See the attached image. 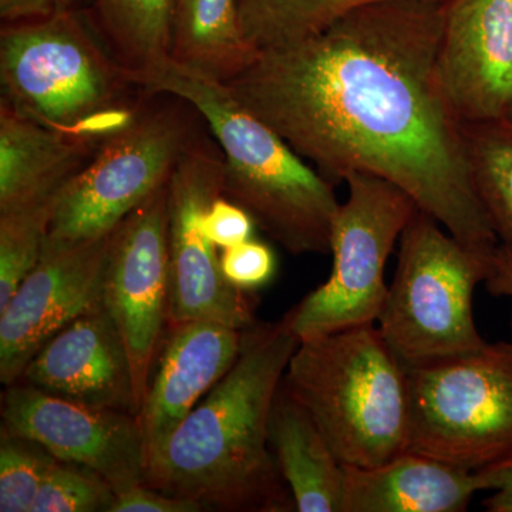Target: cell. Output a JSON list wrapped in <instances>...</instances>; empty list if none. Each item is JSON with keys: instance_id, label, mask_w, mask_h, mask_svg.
<instances>
[{"instance_id": "cell-1", "label": "cell", "mask_w": 512, "mask_h": 512, "mask_svg": "<svg viewBox=\"0 0 512 512\" xmlns=\"http://www.w3.org/2000/svg\"><path fill=\"white\" fill-rule=\"evenodd\" d=\"M444 0H382L292 45L262 50L228 89L328 180L376 175L461 244L498 247L448 106L437 49Z\"/></svg>"}, {"instance_id": "cell-2", "label": "cell", "mask_w": 512, "mask_h": 512, "mask_svg": "<svg viewBox=\"0 0 512 512\" xmlns=\"http://www.w3.org/2000/svg\"><path fill=\"white\" fill-rule=\"evenodd\" d=\"M299 343L288 315L244 329L234 366L148 460L144 484L205 510H295L269 444V417Z\"/></svg>"}, {"instance_id": "cell-3", "label": "cell", "mask_w": 512, "mask_h": 512, "mask_svg": "<svg viewBox=\"0 0 512 512\" xmlns=\"http://www.w3.org/2000/svg\"><path fill=\"white\" fill-rule=\"evenodd\" d=\"M147 93L180 97L200 113L224 154V197L292 255L329 254L340 207L332 181L316 173L227 84L173 57L133 79Z\"/></svg>"}, {"instance_id": "cell-4", "label": "cell", "mask_w": 512, "mask_h": 512, "mask_svg": "<svg viewBox=\"0 0 512 512\" xmlns=\"http://www.w3.org/2000/svg\"><path fill=\"white\" fill-rule=\"evenodd\" d=\"M2 100L43 126L100 148L136 116L146 92L110 55L82 9L2 25Z\"/></svg>"}, {"instance_id": "cell-5", "label": "cell", "mask_w": 512, "mask_h": 512, "mask_svg": "<svg viewBox=\"0 0 512 512\" xmlns=\"http://www.w3.org/2000/svg\"><path fill=\"white\" fill-rule=\"evenodd\" d=\"M282 383L343 466L375 467L409 450V376L376 323L301 340Z\"/></svg>"}, {"instance_id": "cell-6", "label": "cell", "mask_w": 512, "mask_h": 512, "mask_svg": "<svg viewBox=\"0 0 512 512\" xmlns=\"http://www.w3.org/2000/svg\"><path fill=\"white\" fill-rule=\"evenodd\" d=\"M200 119L180 97L146 92L133 120L59 192L46 241L79 244L113 232L205 137Z\"/></svg>"}, {"instance_id": "cell-7", "label": "cell", "mask_w": 512, "mask_h": 512, "mask_svg": "<svg viewBox=\"0 0 512 512\" xmlns=\"http://www.w3.org/2000/svg\"><path fill=\"white\" fill-rule=\"evenodd\" d=\"M493 254L461 244L426 212L413 215L400 237L396 274L376 322L404 366L487 343L474 319V295Z\"/></svg>"}, {"instance_id": "cell-8", "label": "cell", "mask_w": 512, "mask_h": 512, "mask_svg": "<svg viewBox=\"0 0 512 512\" xmlns=\"http://www.w3.org/2000/svg\"><path fill=\"white\" fill-rule=\"evenodd\" d=\"M409 450L480 471L512 458V343L407 366Z\"/></svg>"}, {"instance_id": "cell-9", "label": "cell", "mask_w": 512, "mask_h": 512, "mask_svg": "<svg viewBox=\"0 0 512 512\" xmlns=\"http://www.w3.org/2000/svg\"><path fill=\"white\" fill-rule=\"evenodd\" d=\"M348 200L332 225L328 281L286 313L299 339L376 323L389 285L387 261L419 207L407 192L376 175L352 173Z\"/></svg>"}, {"instance_id": "cell-10", "label": "cell", "mask_w": 512, "mask_h": 512, "mask_svg": "<svg viewBox=\"0 0 512 512\" xmlns=\"http://www.w3.org/2000/svg\"><path fill=\"white\" fill-rule=\"evenodd\" d=\"M222 195L224 154L204 137L168 181V326L207 320L244 330L256 322L254 293L225 279L217 247L202 227L212 202Z\"/></svg>"}, {"instance_id": "cell-11", "label": "cell", "mask_w": 512, "mask_h": 512, "mask_svg": "<svg viewBox=\"0 0 512 512\" xmlns=\"http://www.w3.org/2000/svg\"><path fill=\"white\" fill-rule=\"evenodd\" d=\"M103 302L126 343L141 412L168 326V183L114 232Z\"/></svg>"}, {"instance_id": "cell-12", "label": "cell", "mask_w": 512, "mask_h": 512, "mask_svg": "<svg viewBox=\"0 0 512 512\" xmlns=\"http://www.w3.org/2000/svg\"><path fill=\"white\" fill-rule=\"evenodd\" d=\"M116 229L79 244L45 242L35 268L0 309V382L18 383L53 336L103 302Z\"/></svg>"}, {"instance_id": "cell-13", "label": "cell", "mask_w": 512, "mask_h": 512, "mask_svg": "<svg viewBox=\"0 0 512 512\" xmlns=\"http://www.w3.org/2000/svg\"><path fill=\"white\" fill-rule=\"evenodd\" d=\"M2 421L3 430L99 474L116 495L144 484L146 453L137 414L93 409L18 382L3 396Z\"/></svg>"}, {"instance_id": "cell-14", "label": "cell", "mask_w": 512, "mask_h": 512, "mask_svg": "<svg viewBox=\"0 0 512 512\" xmlns=\"http://www.w3.org/2000/svg\"><path fill=\"white\" fill-rule=\"evenodd\" d=\"M436 67L461 124L512 119V0H444Z\"/></svg>"}, {"instance_id": "cell-15", "label": "cell", "mask_w": 512, "mask_h": 512, "mask_svg": "<svg viewBox=\"0 0 512 512\" xmlns=\"http://www.w3.org/2000/svg\"><path fill=\"white\" fill-rule=\"evenodd\" d=\"M19 382L93 409L140 414L126 343L104 302L53 336Z\"/></svg>"}, {"instance_id": "cell-16", "label": "cell", "mask_w": 512, "mask_h": 512, "mask_svg": "<svg viewBox=\"0 0 512 512\" xmlns=\"http://www.w3.org/2000/svg\"><path fill=\"white\" fill-rule=\"evenodd\" d=\"M244 330L207 320L168 326L140 419L146 466L198 402L234 366Z\"/></svg>"}, {"instance_id": "cell-17", "label": "cell", "mask_w": 512, "mask_h": 512, "mask_svg": "<svg viewBox=\"0 0 512 512\" xmlns=\"http://www.w3.org/2000/svg\"><path fill=\"white\" fill-rule=\"evenodd\" d=\"M484 491L477 471L406 450L375 467H346L343 512H463Z\"/></svg>"}, {"instance_id": "cell-18", "label": "cell", "mask_w": 512, "mask_h": 512, "mask_svg": "<svg viewBox=\"0 0 512 512\" xmlns=\"http://www.w3.org/2000/svg\"><path fill=\"white\" fill-rule=\"evenodd\" d=\"M97 150L0 101V211L56 197Z\"/></svg>"}, {"instance_id": "cell-19", "label": "cell", "mask_w": 512, "mask_h": 512, "mask_svg": "<svg viewBox=\"0 0 512 512\" xmlns=\"http://www.w3.org/2000/svg\"><path fill=\"white\" fill-rule=\"evenodd\" d=\"M269 444L295 511L343 512L346 467L284 383L269 417Z\"/></svg>"}, {"instance_id": "cell-20", "label": "cell", "mask_w": 512, "mask_h": 512, "mask_svg": "<svg viewBox=\"0 0 512 512\" xmlns=\"http://www.w3.org/2000/svg\"><path fill=\"white\" fill-rule=\"evenodd\" d=\"M258 53L242 33L238 0H175V62L225 83Z\"/></svg>"}, {"instance_id": "cell-21", "label": "cell", "mask_w": 512, "mask_h": 512, "mask_svg": "<svg viewBox=\"0 0 512 512\" xmlns=\"http://www.w3.org/2000/svg\"><path fill=\"white\" fill-rule=\"evenodd\" d=\"M175 0H93L90 22L131 82L171 57Z\"/></svg>"}, {"instance_id": "cell-22", "label": "cell", "mask_w": 512, "mask_h": 512, "mask_svg": "<svg viewBox=\"0 0 512 512\" xmlns=\"http://www.w3.org/2000/svg\"><path fill=\"white\" fill-rule=\"evenodd\" d=\"M471 187L495 237L512 251V119L461 124Z\"/></svg>"}, {"instance_id": "cell-23", "label": "cell", "mask_w": 512, "mask_h": 512, "mask_svg": "<svg viewBox=\"0 0 512 512\" xmlns=\"http://www.w3.org/2000/svg\"><path fill=\"white\" fill-rule=\"evenodd\" d=\"M382 0H238L239 23L256 52L301 42L349 12Z\"/></svg>"}, {"instance_id": "cell-24", "label": "cell", "mask_w": 512, "mask_h": 512, "mask_svg": "<svg viewBox=\"0 0 512 512\" xmlns=\"http://www.w3.org/2000/svg\"><path fill=\"white\" fill-rule=\"evenodd\" d=\"M57 195L0 211V309L39 262Z\"/></svg>"}, {"instance_id": "cell-25", "label": "cell", "mask_w": 512, "mask_h": 512, "mask_svg": "<svg viewBox=\"0 0 512 512\" xmlns=\"http://www.w3.org/2000/svg\"><path fill=\"white\" fill-rule=\"evenodd\" d=\"M0 511L30 512L57 458L36 441L0 434Z\"/></svg>"}, {"instance_id": "cell-26", "label": "cell", "mask_w": 512, "mask_h": 512, "mask_svg": "<svg viewBox=\"0 0 512 512\" xmlns=\"http://www.w3.org/2000/svg\"><path fill=\"white\" fill-rule=\"evenodd\" d=\"M114 500L116 494L99 474L57 458L30 512H110Z\"/></svg>"}, {"instance_id": "cell-27", "label": "cell", "mask_w": 512, "mask_h": 512, "mask_svg": "<svg viewBox=\"0 0 512 512\" xmlns=\"http://www.w3.org/2000/svg\"><path fill=\"white\" fill-rule=\"evenodd\" d=\"M225 279L242 291L255 292L272 281L276 272L274 251L264 242L248 241L222 249L220 255Z\"/></svg>"}, {"instance_id": "cell-28", "label": "cell", "mask_w": 512, "mask_h": 512, "mask_svg": "<svg viewBox=\"0 0 512 512\" xmlns=\"http://www.w3.org/2000/svg\"><path fill=\"white\" fill-rule=\"evenodd\" d=\"M202 227L215 247L225 249L251 239L255 222L247 211L222 195L212 202Z\"/></svg>"}, {"instance_id": "cell-29", "label": "cell", "mask_w": 512, "mask_h": 512, "mask_svg": "<svg viewBox=\"0 0 512 512\" xmlns=\"http://www.w3.org/2000/svg\"><path fill=\"white\" fill-rule=\"evenodd\" d=\"M204 505L188 498L165 494L146 484L116 495L110 512H200Z\"/></svg>"}, {"instance_id": "cell-30", "label": "cell", "mask_w": 512, "mask_h": 512, "mask_svg": "<svg viewBox=\"0 0 512 512\" xmlns=\"http://www.w3.org/2000/svg\"><path fill=\"white\" fill-rule=\"evenodd\" d=\"M82 0H0L2 25L49 18L57 13L80 9Z\"/></svg>"}, {"instance_id": "cell-31", "label": "cell", "mask_w": 512, "mask_h": 512, "mask_svg": "<svg viewBox=\"0 0 512 512\" xmlns=\"http://www.w3.org/2000/svg\"><path fill=\"white\" fill-rule=\"evenodd\" d=\"M484 491H491L483 505L488 512H512V458L477 471Z\"/></svg>"}, {"instance_id": "cell-32", "label": "cell", "mask_w": 512, "mask_h": 512, "mask_svg": "<svg viewBox=\"0 0 512 512\" xmlns=\"http://www.w3.org/2000/svg\"><path fill=\"white\" fill-rule=\"evenodd\" d=\"M485 288L494 296H503L512 301V251L504 245H498L491 256L488 266ZM512 328V318H511Z\"/></svg>"}]
</instances>
